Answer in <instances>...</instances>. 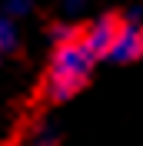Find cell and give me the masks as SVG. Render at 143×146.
Here are the masks:
<instances>
[{
    "label": "cell",
    "instance_id": "obj_6",
    "mask_svg": "<svg viewBox=\"0 0 143 146\" xmlns=\"http://www.w3.org/2000/svg\"><path fill=\"white\" fill-rule=\"evenodd\" d=\"M57 139H60V129L57 126H40L30 146H57Z\"/></svg>",
    "mask_w": 143,
    "mask_h": 146
},
{
    "label": "cell",
    "instance_id": "obj_3",
    "mask_svg": "<svg viewBox=\"0 0 143 146\" xmlns=\"http://www.w3.org/2000/svg\"><path fill=\"white\" fill-rule=\"evenodd\" d=\"M116 23H120V17H113V13H103V17L90 20L87 27L80 30L83 46L90 50V56H93L97 63H100V60H107L110 46H113V36H116Z\"/></svg>",
    "mask_w": 143,
    "mask_h": 146
},
{
    "label": "cell",
    "instance_id": "obj_7",
    "mask_svg": "<svg viewBox=\"0 0 143 146\" xmlns=\"http://www.w3.org/2000/svg\"><path fill=\"white\" fill-rule=\"evenodd\" d=\"M80 10H83V0H63V13H67V17L80 13Z\"/></svg>",
    "mask_w": 143,
    "mask_h": 146
},
{
    "label": "cell",
    "instance_id": "obj_2",
    "mask_svg": "<svg viewBox=\"0 0 143 146\" xmlns=\"http://www.w3.org/2000/svg\"><path fill=\"white\" fill-rule=\"evenodd\" d=\"M140 56H143V10H133V13L120 17L107 60L110 63H133Z\"/></svg>",
    "mask_w": 143,
    "mask_h": 146
},
{
    "label": "cell",
    "instance_id": "obj_4",
    "mask_svg": "<svg viewBox=\"0 0 143 146\" xmlns=\"http://www.w3.org/2000/svg\"><path fill=\"white\" fill-rule=\"evenodd\" d=\"M20 46V30H17V20H10L0 13V56L3 53H13Z\"/></svg>",
    "mask_w": 143,
    "mask_h": 146
},
{
    "label": "cell",
    "instance_id": "obj_5",
    "mask_svg": "<svg viewBox=\"0 0 143 146\" xmlns=\"http://www.w3.org/2000/svg\"><path fill=\"white\" fill-rule=\"evenodd\" d=\"M30 10H33V0H3L0 13L10 17V20H20V17H27Z\"/></svg>",
    "mask_w": 143,
    "mask_h": 146
},
{
    "label": "cell",
    "instance_id": "obj_1",
    "mask_svg": "<svg viewBox=\"0 0 143 146\" xmlns=\"http://www.w3.org/2000/svg\"><path fill=\"white\" fill-rule=\"evenodd\" d=\"M97 60L90 56V50L83 46L80 33L70 36V40H60L53 43V53H50V66H47V83L43 93L50 103H63L70 100L77 90H83L93 73Z\"/></svg>",
    "mask_w": 143,
    "mask_h": 146
}]
</instances>
